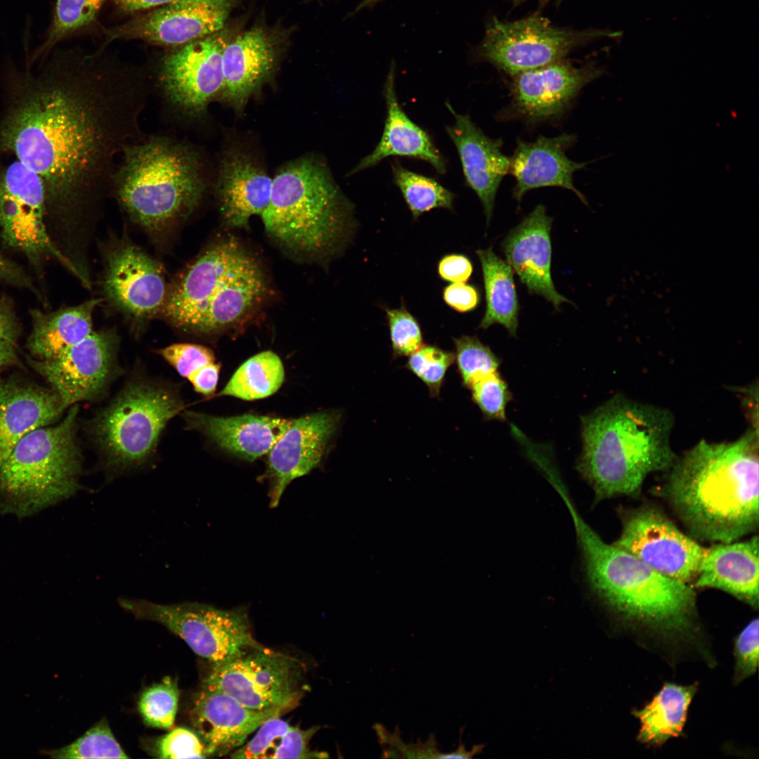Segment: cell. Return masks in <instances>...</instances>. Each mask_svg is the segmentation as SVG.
<instances>
[{
    "label": "cell",
    "instance_id": "obj_1",
    "mask_svg": "<svg viewBox=\"0 0 759 759\" xmlns=\"http://www.w3.org/2000/svg\"><path fill=\"white\" fill-rule=\"evenodd\" d=\"M12 80L0 150L43 181L47 223L67 221L112 190L118 157L145 136L149 74L100 47L58 51Z\"/></svg>",
    "mask_w": 759,
    "mask_h": 759
},
{
    "label": "cell",
    "instance_id": "obj_2",
    "mask_svg": "<svg viewBox=\"0 0 759 759\" xmlns=\"http://www.w3.org/2000/svg\"><path fill=\"white\" fill-rule=\"evenodd\" d=\"M758 428L731 442L701 440L666 471L661 492L695 540L729 543L759 526Z\"/></svg>",
    "mask_w": 759,
    "mask_h": 759
},
{
    "label": "cell",
    "instance_id": "obj_3",
    "mask_svg": "<svg viewBox=\"0 0 759 759\" xmlns=\"http://www.w3.org/2000/svg\"><path fill=\"white\" fill-rule=\"evenodd\" d=\"M670 411L616 394L583 417L577 469L595 502L636 496L649 475L666 472L677 455L670 443Z\"/></svg>",
    "mask_w": 759,
    "mask_h": 759
},
{
    "label": "cell",
    "instance_id": "obj_4",
    "mask_svg": "<svg viewBox=\"0 0 759 759\" xmlns=\"http://www.w3.org/2000/svg\"><path fill=\"white\" fill-rule=\"evenodd\" d=\"M573 521L587 581L611 611L625 620L669 634L685 633L696 617L694 588L666 577L604 541L562 496Z\"/></svg>",
    "mask_w": 759,
    "mask_h": 759
},
{
    "label": "cell",
    "instance_id": "obj_5",
    "mask_svg": "<svg viewBox=\"0 0 759 759\" xmlns=\"http://www.w3.org/2000/svg\"><path fill=\"white\" fill-rule=\"evenodd\" d=\"M267 290L258 260L229 238L212 245L188 266L168 292L162 311L182 331L214 335L245 321Z\"/></svg>",
    "mask_w": 759,
    "mask_h": 759
},
{
    "label": "cell",
    "instance_id": "obj_6",
    "mask_svg": "<svg viewBox=\"0 0 759 759\" xmlns=\"http://www.w3.org/2000/svg\"><path fill=\"white\" fill-rule=\"evenodd\" d=\"M205 187L200 156L190 145L174 136L152 135L124 149L112 190L134 221L159 232L186 219Z\"/></svg>",
    "mask_w": 759,
    "mask_h": 759
},
{
    "label": "cell",
    "instance_id": "obj_7",
    "mask_svg": "<svg viewBox=\"0 0 759 759\" xmlns=\"http://www.w3.org/2000/svg\"><path fill=\"white\" fill-rule=\"evenodd\" d=\"M272 179L270 201L261 218L277 242L319 257L332 255L347 243L353 231V207L325 164L300 158Z\"/></svg>",
    "mask_w": 759,
    "mask_h": 759
},
{
    "label": "cell",
    "instance_id": "obj_8",
    "mask_svg": "<svg viewBox=\"0 0 759 759\" xmlns=\"http://www.w3.org/2000/svg\"><path fill=\"white\" fill-rule=\"evenodd\" d=\"M61 422L22 437L0 464V506L24 517L68 498L79 488L82 454L77 404Z\"/></svg>",
    "mask_w": 759,
    "mask_h": 759
},
{
    "label": "cell",
    "instance_id": "obj_9",
    "mask_svg": "<svg viewBox=\"0 0 759 759\" xmlns=\"http://www.w3.org/2000/svg\"><path fill=\"white\" fill-rule=\"evenodd\" d=\"M185 410L174 387L134 377L91 420L89 429L105 468L120 473L146 465L169 422Z\"/></svg>",
    "mask_w": 759,
    "mask_h": 759
},
{
    "label": "cell",
    "instance_id": "obj_10",
    "mask_svg": "<svg viewBox=\"0 0 759 759\" xmlns=\"http://www.w3.org/2000/svg\"><path fill=\"white\" fill-rule=\"evenodd\" d=\"M119 604L137 618L163 625L213 666L261 646L242 608L224 610L196 602L160 604L131 599H119Z\"/></svg>",
    "mask_w": 759,
    "mask_h": 759
},
{
    "label": "cell",
    "instance_id": "obj_11",
    "mask_svg": "<svg viewBox=\"0 0 759 759\" xmlns=\"http://www.w3.org/2000/svg\"><path fill=\"white\" fill-rule=\"evenodd\" d=\"M0 236L4 245L23 254L40 276L45 263L53 258L83 281L48 232L43 181L17 160L0 167Z\"/></svg>",
    "mask_w": 759,
    "mask_h": 759
},
{
    "label": "cell",
    "instance_id": "obj_12",
    "mask_svg": "<svg viewBox=\"0 0 759 759\" xmlns=\"http://www.w3.org/2000/svg\"><path fill=\"white\" fill-rule=\"evenodd\" d=\"M221 30L171 48L162 56L153 71L154 84L167 108L179 119L202 116L220 96L223 87L222 55L231 38Z\"/></svg>",
    "mask_w": 759,
    "mask_h": 759
},
{
    "label": "cell",
    "instance_id": "obj_13",
    "mask_svg": "<svg viewBox=\"0 0 759 759\" xmlns=\"http://www.w3.org/2000/svg\"><path fill=\"white\" fill-rule=\"evenodd\" d=\"M618 35L606 30L556 27L537 15L514 22L493 18L477 55L513 77L563 60L572 49L591 40Z\"/></svg>",
    "mask_w": 759,
    "mask_h": 759
},
{
    "label": "cell",
    "instance_id": "obj_14",
    "mask_svg": "<svg viewBox=\"0 0 759 759\" xmlns=\"http://www.w3.org/2000/svg\"><path fill=\"white\" fill-rule=\"evenodd\" d=\"M300 675L297 660L261 645L214 665L202 687L226 693L252 710L282 713L298 701Z\"/></svg>",
    "mask_w": 759,
    "mask_h": 759
},
{
    "label": "cell",
    "instance_id": "obj_15",
    "mask_svg": "<svg viewBox=\"0 0 759 759\" xmlns=\"http://www.w3.org/2000/svg\"><path fill=\"white\" fill-rule=\"evenodd\" d=\"M618 513L621 530L615 546L666 577L688 584L694 580L706 547L658 506L644 504Z\"/></svg>",
    "mask_w": 759,
    "mask_h": 759
},
{
    "label": "cell",
    "instance_id": "obj_16",
    "mask_svg": "<svg viewBox=\"0 0 759 759\" xmlns=\"http://www.w3.org/2000/svg\"><path fill=\"white\" fill-rule=\"evenodd\" d=\"M118 344L114 332L94 330L56 358L39 360L28 356L27 361L67 409L105 393L118 372Z\"/></svg>",
    "mask_w": 759,
    "mask_h": 759
},
{
    "label": "cell",
    "instance_id": "obj_17",
    "mask_svg": "<svg viewBox=\"0 0 759 759\" xmlns=\"http://www.w3.org/2000/svg\"><path fill=\"white\" fill-rule=\"evenodd\" d=\"M238 1L176 0L103 28L101 47L120 40H140L171 48L180 46L223 29Z\"/></svg>",
    "mask_w": 759,
    "mask_h": 759
},
{
    "label": "cell",
    "instance_id": "obj_18",
    "mask_svg": "<svg viewBox=\"0 0 759 759\" xmlns=\"http://www.w3.org/2000/svg\"><path fill=\"white\" fill-rule=\"evenodd\" d=\"M589 63L574 66L564 59L513 76L512 113L530 124L560 117L582 89L603 74Z\"/></svg>",
    "mask_w": 759,
    "mask_h": 759
},
{
    "label": "cell",
    "instance_id": "obj_19",
    "mask_svg": "<svg viewBox=\"0 0 759 759\" xmlns=\"http://www.w3.org/2000/svg\"><path fill=\"white\" fill-rule=\"evenodd\" d=\"M105 294L119 310L136 319L162 311L168 292L162 269L139 247L122 242L106 259Z\"/></svg>",
    "mask_w": 759,
    "mask_h": 759
},
{
    "label": "cell",
    "instance_id": "obj_20",
    "mask_svg": "<svg viewBox=\"0 0 759 759\" xmlns=\"http://www.w3.org/2000/svg\"><path fill=\"white\" fill-rule=\"evenodd\" d=\"M340 417L337 410H325L290 420L287 429L268 453L271 507L278 505L292 481L320 463Z\"/></svg>",
    "mask_w": 759,
    "mask_h": 759
},
{
    "label": "cell",
    "instance_id": "obj_21",
    "mask_svg": "<svg viewBox=\"0 0 759 759\" xmlns=\"http://www.w3.org/2000/svg\"><path fill=\"white\" fill-rule=\"evenodd\" d=\"M285 34L257 25L231 37L222 55L221 98L241 111L275 69Z\"/></svg>",
    "mask_w": 759,
    "mask_h": 759
},
{
    "label": "cell",
    "instance_id": "obj_22",
    "mask_svg": "<svg viewBox=\"0 0 759 759\" xmlns=\"http://www.w3.org/2000/svg\"><path fill=\"white\" fill-rule=\"evenodd\" d=\"M280 714L250 709L226 693L202 687L191 711L195 732L207 757L231 753L266 720Z\"/></svg>",
    "mask_w": 759,
    "mask_h": 759
},
{
    "label": "cell",
    "instance_id": "obj_23",
    "mask_svg": "<svg viewBox=\"0 0 759 759\" xmlns=\"http://www.w3.org/2000/svg\"><path fill=\"white\" fill-rule=\"evenodd\" d=\"M446 105L455 120L446 131L457 149L465 182L481 202L488 223L500 184L510 173V158L502 153L500 139L489 138L468 115L458 114L450 103Z\"/></svg>",
    "mask_w": 759,
    "mask_h": 759
},
{
    "label": "cell",
    "instance_id": "obj_24",
    "mask_svg": "<svg viewBox=\"0 0 759 759\" xmlns=\"http://www.w3.org/2000/svg\"><path fill=\"white\" fill-rule=\"evenodd\" d=\"M552 221L545 206L538 205L509 233L502 248L507 262L529 292L543 297L558 310L570 301L557 291L551 276Z\"/></svg>",
    "mask_w": 759,
    "mask_h": 759
},
{
    "label": "cell",
    "instance_id": "obj_25",
    "mask_svg": "<svg viewBox=\"0 0 759 759\" xmlns=\"http://www.w3.org/2000/svg\"><path fill=\"white\" fill-rule=\"evenodd\" d=\"M575 141L576 136L568 134L552 138L539 136L531 142L518 139L510 167L516 182L514 197L519 202L531 190L555 186L571 190L587 204L585 197L573 184V174L588 162L573 161L566 155Z\"/></svg>",
    "mask_w": 759,
    "mask_h": 759
},
{
    "label": "cell",
    "instance_id": "obj_26",
    "mask_svg": "<svg viewBox=\"0 0 759 759\" xmlns=\"http://www.w3.org/2000/svg\"><path fill=\"white\" fill-rule=\"evenodd\" d=\"M65 410L51 388L18 377L0 378V464L22 437L50 425Z\"/></svg>",
    "mask_w": 759,
    "mask_h": 759
},
{
    "label": "cell",
    "instance_id": "obj_27",
    "mask_svg": "<svg viewBox=\"0 0 759 759\" xmlns=\"http://www.w3.org/2000/svg\"><path fill=\"white\" fill-rule=\"evenodd\" d=\"M186 427L205 435L221 449L253 462L268 454L287 429L290 420L266 415L218 417L184 410Z\"/></svg>",
    "mask_w": 759,
    "mask_h": 759
},
{
    "label": "cell",
    "instance_id": "obj_28",
    "mask_svg": "<svg viewBox=\"0 0 759 759\" xmlns=\"http://www.w3.org/2000/svg\"><path fill=\"white\" fill-rule=\"evenodd\" d=\"M758 547L755 535L745 540L715 543L706 547L693 588L719 590L757 609Z\"/></svg>",
    "mask_w": 759,
    "mask_h": 759
},
{
    "label": "cell",
    "instance_id": "obj_29",
    "mask_svg": "<svg viewBox=\"0 0 759 759\" xmlns=\"http://www.w3.org/2000/svg\"><path fill=\"white\" fill-rule=\"evenodd\" d=\"M273 179L253 158L240 150L223 157L219 171L216 194L225 221L233 227L247 225L261 216L271 195Z\"/></svg>",
    "mask_w": 759,
    "mask_h": 759
},
{
    "label": "cell",
    "instance_id": "obj_30",
    "mask_svg": "<svg viewBox=\"0 0 759 759\" xmlns=\"http://www.w3.org/2000/svg\"><path fill=\"white\" fill-rule=\"evenodd\" d=\"M387 117L384 131L375 149L360 160L349 174L372 167L388 157H404L424 160L440 174L446 171V162L428 133L413 122L398 103L395 88V66L392 63L384 88Z\"/></svg>",
    "mask_w": 759,
    "mask_h": 759
},
{
    "label": "cell",
    "instance_id": "obj_31",
    "mask_svg": "<svg viewBox=\"0 0 759 759\" xmlns=\"http://www.w3.org/2000/svg\"><path fill=\"white\" fill-rule=\"evenodd\" d=\"M98 299L46 313L32 309V330L26 346L32 358H56L89 336L93 330V312Z\"/></svg>",
    "mask_w": 759,
    "mask_h": 759
},
{
    "label": "cell",
    "instance_id": "obj_32",
    "mask_svg": "<svg viewBox=\"0 0 759 759\" xmlns=\"http://www.w3.org/2000/svg\"><path fill=\"white\" fill-rule=\"evenodd\" d=\"M696 690V684L666 683L651 702L632 712L640 722L637 740L648 746H660L680 736Z\"/></svg>",
    "mask_w": 759,
    "mask_h": 759
},
{
    "label": "cell",
    "instance_id": "obj_33",
    "mask_svg": "<svg viewBox=\"0 0 759 759\" xmlns=\"http://www.w3.org/2000/svg\"><path fill=\"white\" fill-rule=\"evenodd\" d=\"M273 717L266 720L249 741L230 754L232 758H326V752L313 751L309 742L320 727L306 729Z\"/></svg>",
    "mask_w": 759,
    "mask_h": 759
},
{
    "label": "cell",
    "instance_id": "obj_34",
    "mask_svg": "<svg viewBox=\"0 0 759 759\" xmlns=\"http://www.w3.org/2000/svg\"><path fill=\"white\" fill-rule=\"evenodd\" d=\"M484 283L486 308L479 327L486 329L500 324L516 336L518 327L519 303L514 282L513 269L493 251L491 247L479 249Z\"/></svg>",
    "mask_w": 759,
    "mask_h": 759
},
{
    "label": "cell",
    "instance_id": "obj_35",
    "mask_svg": "<svg viewBox=\"0 0 759 759\" xmlns=\"http://www.w3.org/2000/svg\"><path fill=\"white\" fill-rule=\"evenodd\" d=\"M284 379L285 370L280 357L272 351H262L237 369L218 396L245 401L261 399L275 393Z\"/></svg>",
    "mask_w": 759,
    "mask_h": 759
},
{
    "label": "cell",
    "instance_id": "obj_36",
    "mask_svg": "<svg viewBox=\"0 0 759 759\" xmlns=\"http://www.w3.org/2000/svg\"><path fill=\"white\" fill-rule=\"evenodd\" d=\"M394 183L399 188L414 219L434 209H453L455 195L435 179L391 164Z\"/></svg>",
    "mask_w": 759,
    "mask_h": 759
},
{
    "label": "cell",
    "instance_id": "obj_37",
    "mask_svg": "<svg viewBox=\"0 0 759 759\" xmlns=\"http://www.w3.org/2000/svg\"><path fill=\"white\" fill-rule=\"evenodd\" d=\"M107 0H57L44 41L31 56L32 63L60 41L91 25Z\"/></svg>",
    "mask_w": 759,
    "mask_h": 759
},
{
    "label": "cell",
    "instance_id": "obj_38",
    "mask_svg": "<svg viewBox=\"0 0 759 759\" xmlns=\"http://www.w3.org/2000/svg\"><path fill=\"white\" fill-rule=\"evenodd\" d=\"M51 758H128L103 720L74 742L58 749L44 751Z\"/></svg>",
    "mask_w": 759,
    "mask_h": 759
},
{
    "label": "cell",
    "instance_id": "obj_39",
    "mask_svg": "<svg viewBox=\"0 0 759 759\" xmlns=\"http://www.w3.org/2000/svg\"><path fill=\"white\" fill-rule=\"evenodd\" d=\"M179 689L176 680L166 677L160 683L146 688L138 702L144 723L168 729L172 727L178 711Z\"/></svg>",
    "mask_w": 759,
    "mask_h": 759
},
{
    "label": "cell",
    "instance_id": "obj_40",
    "mask_svg": "<svg viewBox=\"0 0 759 759\" xmlns=\"http://www.w3.org/2000/svg\"><path fill=\"white\" fill-rule=\"evenodd\" d=\"M455 361L462 384L469 387L479 379L497 372L500 359L476 337L462 336L454 339Z\"/></svg>",
    "mask_w": 759,
    "mask_h": 759
},
{
    "label": "cell",
    "instance_id": "obj_41",
    "mask_svg": "<svg viewBox=\"0 0 759 759\" xmlns=\"http://www.w3.org/2000/svg\"><path fill=\"white\" fill-rule=\"evenodd\" d=\"M455 361V354L432 345H422L409 356L407 368L427 386L432 396L440 393L446 373Z\"/></svg>",
    "mask_w": 759,
    "mask_h": 759
},
{
    "label": "cell",
    "instance_id": "obj_42",
    "mask_svg": "<svg viewBox=\"0 0 759 759\" xmlns=\"http://www.w3.org/2000/svg\"><path fill=\"white\" fill-rule=\"evenodd\" d=\"M469 389L474 402L486 419L498 421L506 420V407L512 399V394L506 382L498 371L476 381Z\"/></svg>",
    "mask_w": 759,
    "mask_h": 759
},
{
    "label": "cell",
    "instance_id": "obj_43",
    "mask_svg": "<svg viewBox=\"0 0 759 759\" xmlns=\"http://www.w3.org/2000/svg\"><path fill=\"white\" fill-rule=\"evenodd\" d=\"M385 311L394 356H410L422 346L420 326L403 306L386 309Z\"/></svg>",
    "mask_w": 759,
    "mask_h": 759
},
{
    "label": "cell",
    "instance_id": "obj_44",
    "mask_svg": "<svg viewBox=\"0 0 759 759\" xmlns=\"http://www.w3.org/2000/svg\"><path fill=\"white\" fill-rule=\"evenodd\" d=\"M160 356L182 377L189 376L202 367L215 362L214 352L203 345L193 343H178L158 349Z\"/></svg>",
    "mask_w": 759,
    "mask_h": 759
},
{
    "label": "cell",
    "instance_id": "obj_45",
    "mask_svg": "<svg viewBox=\"0 0 759 759\" xmlns=\"http://www.w3.org/2000/svg\"><path fill=\"white\" fill-rule=\"evenodd\" d=\"M154 754L159 758H207L199 736L186 727H176L158 738Z\"/></svg>",
    "mask_w": 759,
    "mask_h": 759
},
{
    "label": "cell",
    "instance_id": "obj_46",
    "mask_svg": "<svg viewBox=\"0 0 759 759\" xmlns=\"http://www.w3.org/2000/svg\"><path fill=\"white\" fill-rule=\"evenodd\" d=\"M21 326L11 300L0 297V372L21 365L18 353Z\"/></svg>",
    "mask_w": 759,
    "mask_h": 759
},
{
    "label": "cell",
    "instance_id": "obj_47",
    "mask_svg": "<svg viewBox=\"0 0 759 759\" xmlns=\"http://www.w3.org/2000/svg\"><path fill=\"white\" fill-rule=\"evenodd\" d=\"M758 625V618L751 620L735 640V683L743 681L757 670L759 649Z\"/></svg>",
    "mask_w": 759,
    "mask_h": 759
},
{
    "label": "cell",
    "instance_id": "obj_48",
    "mask_svg": "<svg viewBox=\"0 0 759 759\" xmlns=\"http://www.w3.org/2000/svg\"><path fill=\"white\" fill-rule=\"evenodd\" d=\"M443 299L451 309L461 313L474 310L479 302V292L465 283H453L443 290Z\"/></svg>",
    "mask_w": 759,
    "mask_h": 759
},
{
    "label": "cell",
    "instance_id": "obj_49",
    "mask_svg": "<svg viewBox=\"0 0 759 759\" xmlns=\"http://www.w3.org/2000/svg\"><path fill=\"white\" fill-rule=\"evenodd\" d=\"M473 272L470 260L462 254H450L443 257L438 264L440 278L448 282L465 283Z\"/></svg>",
    "mask_w": 759,
    "mask_h": 759
},
{
    "label": "cell",
    "instance_id": "obj_50",
    "mask_svg": "<svg viewBox=\"0 0 759 759\" xmlns=\"http://www.w3.org/2000/svg\"><path fill=\"white\" fill-rule=\"evenodd\" d=\"M0 283L25 289L42 300L40 291L33 279L23 268L0 253Z\"/></svg>",
    "mask_w": 759,
    "mask_h": 759
},
{
    "label": "cell",
    "instance_id": "obj_51",
    "mask_svg": "<svg viewBox=\"0 0 759 759\" xmlns=\"http://www.w3.org/2000/svg\"><path fill=\"white\" fill-rule=\"evenodd\" d=\"M220 368L219 363H211L191 374L187 379L197 393L210 397L216 389Z\"/></svg>",
    "mask_w": 759,
    "mask_h": 759
},
{
    "label": "cell",
    "instance_id": "obj_52",
    "mask_svg": "<svg viewBox=\"0 0 759 759\" xmlns=\"http://www.w3.org/2000/svg\"><path fill=\"white\" fill-rule=\"evenodd\" d=\"M117 8L126 13L150 11L176 0H112Z\"/></svg>",
    "mask_w": 759,
    "mask_h": 759
},
{
    "label": "cell",
    "instance_id": "obj_53",
    "mask_svg": "<svg viewBox=\"0 0 759 759\" xmlns=\"http://www.w3.org/2000/svg\"><path fill=\"white\" fill-rule=\"evenodd\" d=\"M483 748H484L483 745H477V746H474L472 751H467L465 750V748L464 744H462L461 741H460V746H459L458 748L455 751H454L453 753H447V754H443V753H441V754L439 756V758H444V759H448V758H470L474 755L481 752Z\"/></svg>",
    "mask_w": 759,
    "mask_h": 759
},
{
    "label": "cell",
    "instance_id": "obj_54",
    "mask_svg": "<svg viewBox=\"0 0 759 759\" xmlns=\"http://www.w3.org/2000/svg\"><path fill=\"white\" fill-rule=\"evenodd\" d=\"M372 729H375L378 741L382 746H384L389 744L391 734L384 728V727L379 724L376 723L372 726Z\"/></svg>",
    "mask_w": 759,
    "mask_h": 759
},
{
    "label": "cell",
    "instance_id": "obj_55",
    "mask_svg": "<svg viewBox=\"0 0 759 759\" xmlns=\"http://www.w3.org/2000/svg\"><path fill=\"white\" fill-rule=\"evenodd\" d=\"M381 758H403V755L401 754V753L396 748H395L394 747L390 746L389 748H383V753H382V754L381 755Z\"/></svg>",
    "mask_w": 759,
    "mask_h": 759
},
{
    "label": "cell",
    "instance_id": "obj_56",
    "mask_svg": "<svg viewBox=\"0 0 759 759\" xmlns=\"http://www.w3.org/2000/svg\"><path fill=\"white\" fill-rule=\"evenodd\" d=\"M379 1H380V0H363L357 6V8L355 9L353 13H356V12L364 8L372 7L375 4H376Z\"/></svg>",
    "mask_w": 759,
    "mask_h": 759
},
{
    "label": "cell",
    "instance_id": "obj_57",
    "mask_svg": "<svg viewBox=\"0 0 759 759\" xmlns=\"http://www.w3.org/2000/svg\"><path fill=\"white\" fill-rule=\"evenodd\" d=\"M515 1H516L517 3H519V2H522L523 1H525V0H515ZM539 1H542L543 3H545V2L548 1H550V0H539Z\"/></svg>",
    "mask_w": 759,
    "mask_h": 759
}]
</instances>
